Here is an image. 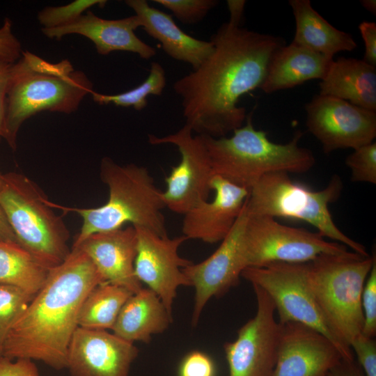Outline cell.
Returning a JSON list of instances; mask_svg holds the SVG:
<instances>
[{
  "instance_id": "6da1fadb",
  "label": "cell",
  "mask_w": 376,
  "mask_h": 376,
  "mask_svg": "<svg viewBox=\"0 0 376 376\" xmlns=\"http://www.w3.org/2000/svg\"><path fill=\"white\" fill-rule=\"evenodd\" d=\"M210 40L212 54L173 88L181 100L185 125L197 134L219 138L244 125L247 114L239 100L260 88L272 56L285 41L229 20Z\"/></svg>"
},
{
  "instance_id": "7a4b0ae2",
  "label": "cell",
  "mask_w": 376,
  "mask_h": 376,
  "mask_svg": "<svg viewBox=\"0 0 376 376\" xmlns=\"http://www.w3.org/2000/svg\"><path fill=\"white\" fill-rule=\"evenodd\" d=\"M102 283L88 256L72 248L62 263L49 269L43 285L11 327L2 356L41 361L56 370L66 368L82 302Z\"/></svg>"
},
{
  "instance_id": "3957f363",
  "label": "cell",
  "mask_w": 376,
  "mask_h": 376,
  "mask_svg": "<svg viewBox=\"0 0 376 376\" xmlns=\"http://www.w3.org/2000/svg\"><path fill=\"white\" fill-rule=\"evenodd\" d=\"M93 91V84L68 60L52 63L29 52L14 63L6 97L4 139L15 150L22 125L44 111L71 113Z\"/></svg>"
},
{
  "instance_id": "277c9868",
  "label": "cell",
  "mask_w": 376,
  "mask_h": 376,
  "mask_svg": "<svg viewBox=\"0 0 376 376\" xmlns=\"http://www.w3.org/2000/svg\"><path fill=\"white\" fill-rule=\"evenodd\" d=\"M100 178L108 187L104 205L92 208L69 207L50 203L53 208L78 214L82 225L72 247L88 236L123 228L125 224L147 228L162 237L168 236L162 191L148 170L134 164L120 165L109 157L102 158Z\"/></svg>"
},
{
  "instance_id": "5b68a950",
  "label": "cell",
  "mask_w": 376,
  "mask_h": 376,
  "mask_svg": "<svg viewBox=\"0 0 376 376\" xmlns=\"http://www.w3.org/2000/svg\"><path fill=\"white\" fill-rule=\"evenodd\" d=\"M253 111L246 123L235 130L230 136L214 138L201 135L214 175L246 189L263 176L276 172L301 173L315 163L313 152L301 147L303 132L296 131L286 143L269 139L267 132L255 129Z\"/></svg>"
},
{
  "instance_id": "8992f818",
  "label": "cell",
  "mask_w": 376,
  "mask_h": 376,
  "mask_svg": "<svg viewBox=\"0 0 376 376\" xmlns=\"http://www.w3.org/2000/svg\"><path fill=\"white\" fill-rule=\"evenodd\" d=\"M375 256L353 251L325 253L306 263L308 288L329 331L345 352L354 357L352 340L362 333L361 297Z\"/></svg>"
},
{
  "instance_id": "52a82bcc",
  "label": "cell",
  "mask_w": 376,
  "mask_h": 376,
  "mask_svg": "<svg viewBox=\"0 0 376 376\" xmlns=\"http://www.w3.org/2000/svg\"><path fill=\"white\" fill-rule=\"evenodd\" d=\"M0 206L17 243L42 265L50 269L65 260L69 230L36 182L19 173H4Z\"/></svg>"
},
{
  "instance_id": "ba28073f",
  "label": "cell",
  "mask_w": 376,
  "mask_h": 376,
  "mask_svg": "<svg viewBox=\"0 0 376 376\" xmlns=\"http://www.w3.org/2000/svg\"><path fill=\"white\" fill-rule=\"evenodd\" d=\"M342 189L343 183L338 175H334L323 189L314 191L292 180L288 173H272L263 176L250 189L245 206L250 216L305 221L323 237L344 244L363 256H368L363 244L338 228L329 211V204L340 197Z\"/></svg>"
},
{
  "instance_id": "9c48e42d",
  "label": "cell",
  "mask_w": 376,
  "mask_h": 376,
  "mask_svg": "<svg viewBox=\"0 0 376 376\" xmlns=\"http://www.w3.org/2000/svg\"><path fill=\"white\" fill-rule=\"evenodd\" d=\"M347 251L344 244L329 242L318 232L288 226L271 217L247 213L242 238L244 269L274 263H306L322 254Z\"/></svg>"
},
{
  "instance_id": "30bf717a",
  "label": "cell",
  "mask_w": 376,
  "mask_h": 376,
  "mask_svg": "<svg viewBox=\"0 0 376 376\" xmlns=\"http://www.w3.org/2000/svg\"><path fill=\"white\" fill-rule=\"evenodd\" d=\"M241 277L267 292L274 304L280 324L295 322L312 327L334 343L343 360H354L327 327L307 283L306 263H274L260 267H247Z\"/></svg>"
},
{
  "instance_id": "8fae6325",
  "label": "cell",
  "mask_w": 376,
  "mask_h": 376,
  "mask_svg": "<svg viewBox=\"0 0 376 376\" xmlns=\"http://www.w3.org/2000/svg\"><path fill=\"white\" fill-rule=\"evenodd\" d=\"M152 145L173 144L180 155L179 164L165 178L166 187L162 191L165 207L185 214L201 201L208 200L214 175L200 134L194 135L185 125L176 132L164 136L148 135Z\"/></svg>"
},
{
  "instance_id": "7c38bea8",
  "label": "cell",
  "mask_w": 376,
  "mask_h": 376,
  "mask_svg": "<svg viewBox=\"0 0 376 376\" xmlns=\"http://www.w3.org/2000/svg\"><path fill=\"white\" fill-rule=\"evenodd\" d=\"M257 302L255 315L224 345L229 376H273L277 361L280 323L267 292L252 285Z\"/></svg>"
},
{
  "instance_id": "4fadbf2b",
  "label": "cell",
  "mask_w": 376,
  "mask_h": 376,
  "mask_svg": "<svg viewBox=\"0 0 376 376\" xmlns=\"http://www.w3.org/2000/svg\"><path fill=\"white\" fill-rule=\"evenodd\" d=\"M306 125L325 154L374 141L376 111L334 97L316 95L305 104Z\"/></svg>"
},
{
  "instance_id": "5bb4252c",
  "label": "cell",
  "mask_w": 376,
  "mask_h": 376,
  "mask_svg": "<svg viewBox=\"0 0 376 376\" xmlns=\"http://www.w3.org/2000/svg\"><path fill=\"white\" fill-rule=\"evenodd\" d=\"M136 234L135 274L155 292L172 315L173 304L180 286H191L182 269L193 263L181 257L179 248L188 239L184 236L162 237L142 227H134Z\"/></svg>"
},
{
  "instance_id": "9a60e30c",
  "label": "cell",
  "mask_w": 376,
  "mask_h": 376,
  "mask_svg": "<svg viewBox=\"0 0 376 376\" xmlns=\"http://www.w3.org/2000/svg\"><path fill=\"white\" fill-rule=\"evenodd\" d=\"M247 219L244 207L233 228L217 250L198 263H191L182 271L195 289L191 324L196 326L207 301L220 297L240 282L244 269L242 256V238Z\"/></svg>"
},
{
  "instance_id": "2e32d148",
  "label": "cell",
  "mask_w": 376,
  "mask_h": 376,
  "mask_svg": "<svg viewBox=\"0 0 376 376\" xmlns=\"http://www.w3.org/2000/svg\"><path fill=\"white\" fill-rule=\"evenodd\" d=\"M280 325L273 376H327L343 359L334 343L315 329L295 322Z\"/></svg>"
},
{
  "instance_id": "e0dca14e",
  "label": "cell",
  "mask_w": 376,
  "mask_h": 376,
  "mask_svg": "<svg viewBox=\"0 0 376 376\" xmlns=\"http://www.w3.org/2000/svg\"><path fill=\"white\" fill-rule=\"evenodd\" d=\"M139 350L106 330L78 327L68 350L67 368L72 376H128Z\"/></svg>"
},
{
  "instance_id": "ac0fdd59",
  "label": "cell",
  "mask_w": 376,
  "mask_h": 376,
  "mask_svg": "<svg viewBox=\"0 0 376 376\" xmlns=\"http://www.w3.org/2000/svg\"><path fill=\"white\" fill-rule=\"evenodd\" d=\"M214 196L201 201L184 214L182 230L188 240L214 244L221 242L237 219L249 190L214 175L211 182Z\"/></svg>"
},
{
  "instance_id": "d6986e66",
  "label": "cell",
  "mask_w": 376,
  "mask_h": 376,
  "mask_svg": "<svg viewBox=\"0 0 376 376\" xmlns=\"http://www.w3.org/2000/svg\"><path fill=\"white\" fill-rule=\"evenodd\" d=\"M74 248L88 256L104 283L132 293L142 288L134 271L136 234L134 226L94 233Z\"/></svg>"
},
{
  "instance_id": "ffe728a7",
  "label": "cell",
  "mask_w": 376,
  "mask_h": 376,
  "mask_svg": "<svg viewBox=\"0 0 376 376\" xmlns=\"http://www.w3.org/2000/svg\"><path fill=\"white\" fill-rule=\"evenodd\" d=\"M141 26V22L136 15L122 19H107L88 10L69 24L51 29H42V32L47 38L56 40L69 34L83 36L93 42L100 55H107L114 51H125L148 60L156 55L157 51L135 34V30Z\"/></svg>"
},
{
  "instance_id": "44dd1931",
  "label": "cell",
  "mask_w": 376,
  "mask_h": 376,
  "mask_svg": "<svg viewBox=\"0 0 376 376\" xmlns=\"http://www.w3.org/2000/svg\"><path fill=\"white\" fill-rule=\"evenodd\" d=\"M125 3L139 17L141 28L157 40L171 58L196 69L213 52V43L185 33L171 15L150 6L146 0H126Z\"/></svg>"
},
{
  "instance_id": "7402d4cb",
  "label": "cell",
  "mask_w": 376,
  "mask_h": 376,
  "mask_svg": "<svg viewBox=\"0 0 376 376\" xmlns=\"http://www.w3.org/2000/svg\"><path fill=\"white\" fill-rule=\"evenodd\" d=\"M328 56L292 42L272 56L260 87L270 94L291 88L311 79H323L333 61Z\"/></svg>"
},
{
  "instance_id": "603a6c76",
  "label": "cell",
  "mask_w": 376,
  "mask_h": 376,
  "mask_svg": "<svg viewBox=\"0 0 376 376\" xmlns=\"http://www.w3.org/2000/svg\"><path fill=\"white\" fill-rule=\"evenodd\" d=\"M319 86L320 95L376 111V67L362 59L340 56L333 60Z\"/></svg>"
},
{
  "instance_id": "cb8c5ba5",
  "label": "cell",
  "mask_w": 376,
  "mask_h": 376,
  "mask_svg": "<svg viewBox=\"0 0 376 376\" xmlns=\"http://www.w3.org/2000/svg\"><path fill=\"white\" fill-rule=\"evenodd\" d=\"M172 322L173 315L157 295L148 288H142L125 301L112 330L126 341L148 343L152 335L165 331Z\"/></svg>"
},
{
  "instance_id": "d4e9b609",
  "label": "cell",
  "mask_w": 376,
  "mask_h": 376,
  "mask_svg": "<svg viewBox=\"0 0 376 376\" xmlns=\"http://www.w3.org/2000/svg\"><path fill=\"white\" fill-rule=\"evenodd\" d=\"M289 5L295 21L292 42L333 58L340 52L357 48L353 37L329 24L314 10L309 0H290Z\"/></svg>"
},
{
  "instance_id": "484cf974",
  "label": "cell",
  "mask_w": 376,
  "mask_h": 376,
  "mask_svg": "<svg viewBox=\"0 0 376 376\" xmlns=\"http://www.w3.org/2000/svg\"><path fill=\"white\" fill-rule=\"evenodd\" d=\"M49 269L18 243L0 240V285L16 287L35 296Z\"/></svg>"
},
{
  "instance_id": "4316f807",
  "label": "cell",
  "mask_w": 376,
  "mask_h": 376,
  "mask_svg": "<svg viewBox=\"0 0 376 376\" xmlns=\"http://www.w3.org/2000/svg\"><path fill=\"white\" fill-rule=\"evenodd\" d=\"M132 294L126 288L108 283L97 285L82 302L78 327L89 329H112L123 306Z\"/></svg>"
},
{
  "instance_id": "83f0119b",
  "label": "cell",
  "mask_w": 376,
  "mask_h": 376,
  "mask_svg": "<svg viewBox=\"0 0 376 376\" xmlns=\"http://www.w3.org/2000/svg\"><path fill=\"white\" fill-rule=\"evenodd\" d=\"M166 85V77L164 68L158 62H152L148 77L135 88L114 95L102 94L93 91L91 95L93 101L99 104H113L140 111L147 106V97L150 95H161Z\"/></svg>"
},
{
  "instance_id": "f1b7e54d",
  "label": "cell",
  "mask_w": 376,
  "mask_h": 376,
  "mask_svg": "<svg viewBox=\"0 0 376 376\" xmlns=\"http://www.w3.org/2000/svg\"><path fill=\"white\" fill-rule=\"evenodd\" d=\"M33 297L16 287L0 285V356L11 327Z\"/></svg>"
},
{
  "instance_id": "f546056e",
  "label": "cell",
  "mask_w": 376,
  "mask_h": 376,
  "mask_svg": "<svg viewBox=\"0 0 376 376\" xmlns=\"http://www.w3.org/2000/svg\"><path fill=\"white\" fill-rule=\"evenodd\" d=\"M107 3L105 0H75L61 6H47L38 14V20L42 29H51L69 24L88 8L99 5L101 7Z\"/></svg>"
},
{
  "instance_id": "4dcf8cb0",
  "label": "cell",
  "mask_w": 376,
  "mask_h": 376,
  "mask_svg": "<svg viewBox=\"0 0 376 376\" xmlns=\"http://www.w3.org/2000/svg\"><path fill=\"white\" fill-rule=\"evenodd\" d=\"M354 182L376 184V143L375 141L354 149L345 159Z\"/></svg>"
},
{
  "instance_id": "1f68e13d",
  "label": "cell",
  "mask_w": 376,
  "mask_h": 376,
  "mask_svg": "<svg viewBox=\"0 0 376 376\" xmlns=\"http://www.w3.org/2000/svg\"><path fill=\"white\" fill-rule=\"evenodd\" d=\"M169 10L181 22L193 24L201 22L219 3L217 0H154Z\"/></svg>"
},
{
  "instance_id": "d6a6232c",
  "label": "cell",
  "mask_w": 376,
  "mask_h": 376,
  "mask_svg": "<svg viewBox=\"0 0 376 376\" xmlns=\"http://www.w3.org/2000/svg\"><path fill=\"white\" fill-rule=\"evenodd\" d=\"M361 305L364 320L362 334L374 338L376 334V262L366 281Z\"/></svg>"
},
{
  "instance_id": "836d02e7",
  "label": "cell",
  "mask_w": 376,
  "mask_h": 376,
  "mask_svg": "<svg viewBox=\"0 0 376 376\" xmlns=\"http://www.w3.org/2000/svg\"><path fill=\"white\" fill-rule=\"evenodd\" d=\"M350 347L355 352L365 376H376V343L374 338L361 333L352 340Z\"/></svg>"
},
{
  "instance_id": "e575fe53",
  "label": "cell",
  "mask_w": 376,
  "mask_h": 376,
  "mask_svg": "<svg viewBox=\"0 0 376 376\" xmlns=\"http://www.w3.org/2000/svg\"><path fill=\"white\" fill-rule=\"evenodd\" d=\"M178 376H215L214 363L207 354L192 351L182 360Z\"/></svg>"
},
{
  "instance_id": "d590c367",
  "label": "cell",
  "mask_w": 376,
  "mask_h": 376,
  "mask_svg": "<svg viewBox=\"0 0 376 376\" xmlns=\"http://www.w3.org/2000/svg\"><path fill=\"white\" fill-rule=\"evenodd\" d=\"M22 54L21 43L12 31V22L6 18L0 28V61L13 63Z\"/></svg>"
},
{
  "instance_id": "8d00e7d4",
  "label": "cell",
  "mask_w": 376,
  "mask_h": 376,
  "mask_svg": "<svg viewBox=\"0 0 376 376\" xmlns=\"http://www.w3.org/2000/svg\"><path fill=\"white\" fill-rule=\"evenodd\" d=\"M0 376H39L38 368L32 360L17 359L15 361L0 357Z\"/></svg>"
},
{
  "instance_id": "74e56055",
  "label": "cell",
  "mask_w": 376,
  "mask_h": 376,
  "mask_svg": "<svg viewBox=\"0 0 376 376\" xmlns=\"http://www.w3.org/2000/svg\"><path fill=\"white\" fill-rule=\"evenodd\" d=\"M13 64L0 61V140L5 136L6 97L13 76Z\"/></svg>"
},
{
  "instance_id": "f35d334b",
  "label": "cell",
  "mask_w": 376,
  "mask_h": 376,
  "mask_svg": "<svg viewBox=\"0 0 376 376\" xmlns=\"http://www.w3.org/2000/svg\"><path fill=\"white\" fill-rule=\"evenodd\" d=\"M359 29L365 45V54L362 60L376 67V24L363 21L359 24Z\"/></svg>"
},
{
  "instance_id": "ab89813d",
  "label": "cell",
  "mask_w": 376,
  "mask_h": 376,
  "mask_svg": "<svg viewBox=\"0 0 376 376\" xmlns=\"http://www.w3.org/2000/svg\"><path fill=\"white\" fill-rule=\"evenodd\" d=\"M327 376H365L361 368L354 360H341L332 368Z\"/></svg>"
},
{
  "instance_id": "60d3db41",
  "label": "cell",
  "mask_w": 376,
  "mask_h": 376,
  "mask_svg": "<svg viewBox=\"0 0 376 376\" xmlns=\"http://www.w3.org/2000/svg\"><path fill=\"white\" fill-rule=\"evenodd\" d=\"M226 3L230 13L229 21L237 24H241L244 15L246 1L228 0Z\"/></svg>"
},
{
  "instance_id": "b9f144b4",
  "label": "cell",
  "mask_w": 376,
  "mask_h": 376,
  "mask_svg": "<svg viewBox=\"0 0 376 376\" xmlns=\"http://www.w3.org/2000/svg\"><path fill=\"white\" fill-rule=\"evenodd\" d=\"M3 175L0 172V189L3 182ZM0 240L17 242L15 236L12 230L5 214L0 206Z\"/></svg>"
},
{
  "instance_id": "7bdbcfd3",
  "label": "cell",
  "mask_w": 376,
  "mask_h": 376,
  "mask_svg": "<svg viewBox=\"0 0 376 376\" xmlns=\"http://www.w3.org/2000/svg\"><path fill=\"white\" fill-rule=\"evenodd\" d=\"M361 6L368 11L375 15L376 14V1L375 0H361Z\"/></svg>"
},
{
  "instance_id": "ee69618b",
  "label": "cell",
  "mask_w": 376,
  "mask_h": 376,
  "mask_svg": "<svg viewBox=\"0 0 376 376\" xmlns=\"http://www.w3.org/2000/svg\"><path fill=\"white\" fill-rule=\"evenodd\" d=\"M1 357V356H0Z\"/></svg>"
}]
</instances>
